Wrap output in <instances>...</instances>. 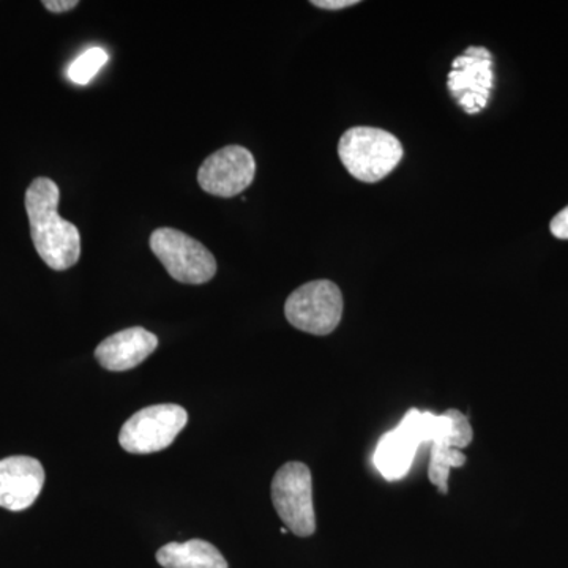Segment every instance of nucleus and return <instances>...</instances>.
<instances>
[{
    "label": "nucleus",
    "instance_id": "9b49d317",
    "mask_svg": "<svg viewBox=\"0 0 568 568\" xmlns=\"http://www.w3.org/2000/svg\"><path fill=\"white\" fill-rule=\"evenodd\" d=\"M159 346V338L142 327H130L108 336L95 349V357L110 372H126L141 365Z\"/></svg>",
    "mask_w": 568,
    "mask_h": 568
},
{
    "label": "nucleus",
    "instance_id": "0eeeda50",
    "mask_svg": "<svg viewBox=\"0 0 568 568\" xmlns=\"http://www.w3.org/2000/svg\"><path fill=\"white\" fill-rule=\"evenodd\" d=\"M447 88L467 114L484 111L495 88V59L491 52L484 47L467 48L452 63Z\"/></svg>",
    "mask_w": 568,
    "mask_h": 568
},
{
    "label": "nucleus",
    "instance_id": "20e7f679",
    "mask_svg": "<svg viewBox=\"0 0 568 568\" xmlns=\"http://www.w3.org/2000/svg\"><path fill=\"white\" fill-rule=\"evenodd\" d=\"M151 250L175 282L204 284L216 274L213 254L196 239L173 227H160L151 235Z\"/></svg>",
    "mask_w": 568,
    "mask_h": 568
},
{
    "label": "nucleus",
    "instance_id": "f3484780",
    "mask_svg": "<svg viewBox=\"0 0 568 568\" xmlns=\"http://www.w3.org/2000/svg\"><path fill=\"white\" fill-rule=\"evenodd\" d=\"M313 6L323 10H342L357 6V0H313Z\"/></svg>",
    "mask_w": 568,
    "mask_h": 568
},
{
    "label": "nucleus",
    "instance_id": "9d476101",
    "mask_svg": "<svg viewBox=\"0 0 568 568\" xmlns=\"http://www.w3.org/2000/svg\"><path fill=\"white\" fill-rule=\"evenodd\" d=\"M44 485V469L39 459L10 457L0 462V507L26 510L36 503Z\"/></svg>",
    "mask_w": 568,
    "mask_h": 568
},
{
    "label": "nucleus",
    "instance_id": "39448f33",
    "mask_svg": "<svg viewBox=\"0 0 568 568\" xmlns=\"http://www.w3.org/2000/svg\"><path fill=\"white\" fill-rule=\"evenodd\" d=\"M284 315L291 325L306 334H332L343 316L342 291L328 280L302 284L287 297Z\"/></svg>",
    "mask_w": 568,
    "mask_h": 568
},
{
    "label": "nucleus",
    "instance_id": "ddd939ff",
    "mask_svg": "<svg viewBox=\"0 0 568 568\" xmlns=\"http://www.w3.org/2000/svg\"><path fill=\"white\" fill-rule=\"evenodd\" d=\"M156 562L163 568H230L222 552L200 538L164 545L156 552Z\"/></svg>",
    "mask_w": 568,
    "mask_h": 568
},
{
    "label": "nucleus",
    "instance_id": "4468645a",
    "mask_svg": "<svg viewBox=\"0 0 568 568\" xmlns=\"http://www.w3.org/2000/svg\"><path fill=\"white\" fill-rule=\"evenodd\" d=\"M108 54L102 48H91L82 52L80 58L71 63L69 69V78L77 84H89L97 77L100 70L106 65Z\"/></svg>",
    "mask_w": 568,
    "mask_h": 568
},
{
    "label": "nucleus",
    "instance_id": "f03ea898",
    "mask_svg": "<svg viewBox=\"0 0 568 568\" xmlns=\"http://www.w3.org/2000/svg\"><path fill=\"white\" fill-rule=\"evenodd\" d=\"M338 155L354 179L375 183L386 179L402 162L403 145L386 130L354 126L339 140Z\"/></svg>",
    "mask_w": 568,
    "mask_h": 568
},
{
    "label": "nucleus",
    "instance_id": "2eb2a0df",
    "mask_svg": "<svg viewBox=\"0 0 568 568\" xmlns=\"http://www.w3.org/2000/svg\"><path fill=\"white\" fill-rule=\"evenodd\" d=\"M549 230H551L552 235L558 239H562V241H568V205L566 209H562L551 220V224H549Z\"/></svg>",
    "mask_w": 568,
    "mask_h": 568
},
{
    "label": "nucleus",
    "instance_id": "6e6552de",
    "mask_svg": "<svg viewBox=\"0 0 568 568\" xmlns=\"http://www.w3.org/2000/svg\"><path fill=\"white\" fill-rule=\"evenodd\" d=\"M254 174L253 153L242 145H226L201 164L197 182L212 196L234 197L252 185Z\"/></svg>",
    "mask_w": 568,
    "mask_h": 568
},
{
    "label": "nucleus",
    "instance_id": "f8f14e48",
    "mask_svg": "<svg viewBox=\"0 0 568 568\" xmlns=\"http://www.w3.org/2000/svg\"><path fill=\"white\" fill-rule=\"evenodd\" d=\"M420 447L409 426L402 420L395 429L381 437L373 462L386 480H402L409 473Z\"/></svg>",
    "mask_w": 568,
    "mask_h": 568
},
{
    "label": "nucleus",
    "instance_id": "1a4fd4ad",
    "mask_svg": "<svg viewBox=\"0 0 568 568\" xmlns=\"http://www.w3.org/2000/svg\"><path fill=\"white\" fill-rule=\"evenodd\" d=\"M450 414V424L433 437L432 452H429L428 478L436 485L440 495L448 493V476L452 467H463L467 458L463 448L473 443L474 432L469 418L458 409H447Z\"/></svg>",
    "mask_w": 568,
    "mask_h": 568
},
{
    "label": "nucleus",
    "instance_id": "7ed1b4c3",
    "mask_svg": "<svg viewBox=\"0 0 568 568\" xmlns=\"http://www.w3.org/2000/svg\"><path fill=\"white\" fill-rule=\"evenodd\" d=\"M272 503L287 530L297 537L315 534L312 473L304 463L291 462L280 467L272 481Z\"/></svg>",
    "mask_w": 568,
    "mask_h": 568
},
{
    "label": "nucleus",
    "instance_id": "423d86ee",
    "mask_svg": "<svg viewBox=\"0 0 568 568\" xmlns=\"http://www.w3.org/2000/svg\"><path fill=\"white\" fill-rule=\"evenodd\" d=\"M189 414L182 406L155 405L138 410L122 426L119 443L129 454L148 455L164 450L185 428Z\"/></svg>",
    "mask_w": 568,
    "mask_h": 568
},
{
    "label": "nucleus",
    "instance_id": "dca6fc26",
    "mask_svg": "<svg viewBox=\"0 0 568 568\" xmlns=\"http://www.w3.org/2000/svg\"><path fill=\"white\" fill-rule=\"evenodd\" d=\"M78 6H80L78 0H44L43 2L44 9L52 13H65V11L77 9Z\"/></svg>",
    "mask_w": 568,
    "mask_h": 568
},
{
    "label": "nucleus",
    "instance_id": "a211bd4d",
    "mask_svg": "<svg viewBox=\"0 0 568 568\" xmlns=\"http://www.w3.org/2000/svg\"><path fill=\"white\" fill-rule=\"evenodd\" d=\"M282 534H287V528H282Z\"/></svg>",
    "mask_w": 568,
    "mask_h": 568
},
{
    "label": "nucleus",
    "instance_id": "f257e3e1",
    "mask_svg": "<svg viewBox=\"0 0 568 568\" xmlns=\"http://www.w3.org/2000/svg\"><path fill=\"white\" fill-rule=\"evenodd\" d=\"M61 190L48 178H37L26 192V212L33 246L52 271H67L81 256V235L73 223L59 215Z\"/></svg>",
    "mask_w": 568,
    "mask_h": 568
}]
</instances>
